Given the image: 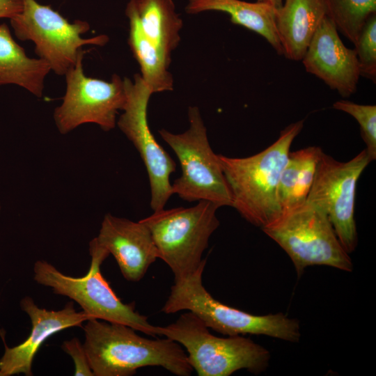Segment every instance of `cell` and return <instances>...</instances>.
<instances>
[{
    "instance_id": "6da1fadb",
    "label": "cell",
    "mask_w": 376,
    "mask_h": 376,
    "mask_svg": "<svg viewBox=\"0 0 376 376\" xmlns=\"http://www.w3.org/2000/svg\"><path fill=\"white\" fill-rule=\"evenodd\" d=\"M84 331L83 345L94 376H131L147 366H159L178 376L193 372L182 346L169 338H146L129 326L96 319L87 320Z\"/></svg>"
},
{
    "instance_id": "7a4b0ae2",
    "label": "cell",
    "mask_w": 376,
    "mask_h": 376,
    "mask_svg": "<svg viewBox=\"0 0 376 376\" xmlns=\"http://www.w3.org/2000/svg\"><path fill=\"white\" fill-rule=\"evenodd\" d=\"M303 126L304 120L290 124L276 141L253 155L237 158L218 155L231 193V207L254 226L262 228L281 214L279 181L292 143Z\"/></svg>"
},
{
    "instance_id": "3957f363",
    "label": "cell",
    "mask_w": 376,
    "mask_h": 376,
    "mask_svg": "<svg viewBox=\"0 0 376 376\" xmlns=\"http://www.w3.org/2000/svg\"><path fill=\"white\" fill-rule=\"evenodd\" d=\"M205 264L194 273L175 281L161 311L166 314L190 311L209 328L224 335H265L297 342L300 338L299 322L282 313L256 315L226 305L215 299L203 285Z\"/></svg>"
},
{
    "instance_id": "277c9868",
    "label": "cell",
    "mask_w": 376,
    "mask_h": 376,
    "mask_svg": "<svg viewBox=\"0 0 376 376\" xmlns=\"http://www.w3.org/2000/svg\"><path fill=\"white\" fill-rule=\"evenodd\" d=\"M156 330L157 335L185 348L189 363L198 376H229L241 369L258 374L268 366L270 354L264 347L241 335L214 336L190 311L165 327L157 326Z\"/></svg>"
},
{
    "instance_id": "5b68a950",
    "label": "cell",
    "mask_w": 376,
    "mask_h": 376,
    "mask_svg": "<svg viewBox=\"0 0 376 376\" xmlns=\"http://www.w3.org/2000/svg\"><path fill=\"white\" fill-rule=\"evenodd\" d=\"M91 261L86 274L81 277L68 276L45 260L33 266V279L40 285L52 288L55 294L66 296L77 302L91 319L129 326L136 331L155 337L157 326L134 309L132 304H124L102 276L100 266L109 253L93 239L89 244Z\"/></svg>"
},
{
    "instance_id": "8992f818",
    "label": "cell",
    "mask_w": 376,
    "mask_h": 376,
    "mask_svg": "<svg viewBox=\"0 0 376 376\" xmlns=\"http://www.w3.org/2000/svg\"><path fill=\"white\" fill-rule=\"evenodd\" d=\"M219 207L209 201H199L190 207L164 208L141 219L150 231L158 258L170 267L175 281L206 264L202 256L219 226L216 214Z\"/></svg>"
},
{
    "instance_id": "52a82bcc",
    "label": "cell",
    "mask_w": 376,
    "mask_h": 376,
    "mask_svg": "<svg viewBox=\"0 0 376 376\" xmlns=\"http://www.w3.org/2000/svg\"><path fill=\"white\" fill-rule=\"evenodd\" d=\"M288 255L298 275L311 265L352 272L353 264L324 210L306 201L261 228Z\"/></svg>"
},
{
    "instance_id": "ba28073f",
    "label": "cell",
    "mask_w": 376,
    "mask_h": 376,
    "mask_svg": "<svg viewBox=\"0 0 376 376\" xmlns=\"http://www.w3.org/2000/svg\"><path fill=\"white\" fill-rule=\"evenodd\" d=\"M189 129L173 134L162 129L159 134L175 153L181 175L171 185L173 194L188 202L209 201L232 206L231 193L221 164L208 141L199 109L189 107Z\"/></svg>"
},
{
    "instance_id": "9c48e42d",
    "label": "cell",
    "mask_w": 376,
    "mask_h": 376,
    "mask_svg": "<svg viewBox=\"0 0 376 376\" xmlns=\"http://www.w3.org/2000/svg\"><path fill=\"white\" fill-rule=\"evenodd\" d=\"M22 10L10 19L14 33L20 40L32 41L38 58L57 75H65L75 64L82 46H104L109 41L106 35L82 38L90 29L86 21L76 19L70 23L49 6L36 0H22Z\"/></svg>"
},
{
    "instance_id": "30bf717a",
    "label": "cell",
    "mask_w": 376,
    "mask_h": 376,
    "mask_svg": "<svg viewBox=\"0 0 376 376\" xmlns=\"http://www.w3.org/2000/svg\"><path fill=\"white\" fill-rule=\"evenodd\" d=\"M81 49L75 64L65 75L66 91L54 112L59 132L65 134L85 123L98 125L104 131L113 129L116 116L126 102L124 81L113 75L110 81L86 77Z\"/></svg>"
},
{
    "instance_id": "8fae6325",
    "label": "cell",
    "mask_w": 376,
    "mask_h": 376,
    "mask_svg": "<svg viewBox=\"0 0 376 376\" xmlns=\"http://www.w3.org/2000/svg\"><path fill=\"white\" fill-rule=\"evenodd\" d=\"M370 162L365 149L345 162L322 152L306 199L324 210L349 254L355 250L358 242L354 220L357 184Z\"/></svg>"
},
{
    "instance_id": "7c38bea8",
    "label": "cell",
    "mask_w": 376,
    "mask_h": 376,
    "mask_svg": "<svg viewBox=\"0 0 376 376\" xmlns=\"http://www.w3.org/2000/svg\"><path fill=\"white\" fill-rule=\"evenodd\" d=\"M126 102L116 124L133 143L146 168L151 191L150 207L162 210L173 195L170 175L175 163L152 134L147 120V108L152 92L141 76L132 81L123 79Z\"/></svg>"
},
{
    "instance_id": "4fadbf2b",
    "label": "cell",
    "mask_w": 376,
    "mask_h": 376,
    "mask_svg": "<svg viewBox=\"0 0 376 376\" xmlns=\"http://www.w3.org/2000/svg\"><path fill=\"white\" fill-rule=\"evenodd\" d=\"M306 71L347 97L355 93L360 67L354 49L342 42L336 26L326 16L301 60Z\"/></svg>"
},
{
    "instance_id": "5bb4252c",
    "label": "cell",
    "mask_w": 376,
    "mask_h": 376,
    "mask_svg": "<svg viewBox=\"0 0 376 376\" xmlns=\"http://www.w3.org/2000/svg\"><path fill=\"white\" fill-rule=\"evenodd\" d=\"M93 240L113 256L122 275L129 281L143 279L159 258L150 231L141 220L133 221L107 214Z\"/></svg>"
},
{
    "instance_id": "9a60e30c",
    "label": "cell",
    "mask_w": 376,
    "mask_h": 376,
    "mask_svg": "<svg viewBox=\"0 0 376 376\" xmlns=\"http://www.w3.org/2000/svg\"><path fill=\"white\" fill-rule=\"evenodd\" d=\"M21 308L29 315L32 329L29 337L21 344L9 347L0 359V376L17 374L32 375V363L42 343L52 335L72 327H81L91 320L83 311H77L72 301L59 311L38 307L33 299L25 297L20 301Z\"/></svg>"
},
{
    "instance_id": "2e32d148",
    "label": "cell",
    "mask_w": 376,
    "mask_h": 376,
    "mask_svg": "<svg viewBox=\"0 0 376 376\" xmlns=\"http://www.w3.org/2000/svg\"><path fill=\"white\" fill-rule=\"evenodd\" d=\"M326 16L323 0H284L275 10L283 55L292 61H301Z\"/></svg>"
},
{
    "instance_id": "e0dca14e",
    "label": "cell",
    "mask_w": 376,
    "mask_h": 376,
    "mask_svg": "<svg viewBox=\"0 0 376 376\" xmlns=\"http://www.w3.org/2000/svg\"><path fill=\"white\" fill-rule=\"evenodd\" d=\"M275 10L267 3L241 0H189L185 7L188 14L208 10L226 13L233 24L260 35L281 55L283 49L276 27Z\"/></svg>"
},
{
    "instance_id": "ac0fdd59",
    "label": "cell",
    "mask_w": 376,
    "mask_h": 376,
    "mask_svg": "<svg viewBox=\"0 0 376 376\" xmlns=\"http://www.w3.org/2000/svg\"><path fill=\"white\" fill-rule=\"evenodd\" d=\"M50 71L46 61L26 55L6 23L0 24V86L15 84L41 97L45 79Z\"/></svg>"
},
{
    "instance_id": "d6986e66",
    "label": "cell",
    "mask_w": 376,
    "mask_h": 376,
    "mask_svg": "<svg viewBox=\"0 0 376 376\" xmlns=\"http://www.w3.org/2000/svg\"><path fill=\"white\" fill-rule=\"evenodd\" d=\"M125 14L130 22L128 44L140 65L142 79L152 93L172 91L173 80L169 71L171 58L144 34L134 0L127 3Z\"/></svg>"
},
{
    "instance_id": "ffe728a7",
    "label": "cell",
    "mask_w": 376,
    "mask_h": 376,
    "mask_svg": "<svg viewBox=\"0 0 376 376\" xmlns=\"http://www.w3.org/2000/svg\"><path fill=\"white\" fill-rule=\"evenodd\" d=\"M322 152L317 146L290 152L277 189L281 213L306 201Z\"/></svg>"
},
{
    "instance_id": "44dd1931",
    "label": "cell",
    "mask_w": 376,
    "mask_h": 376,
    "mask_svg": "<svg viewBox=\"0 0 376 376\" xmlns=\"http://www.w3.org/2000/svg\"><path fill=\"white\" fill-rule=\"evenodd\" d=\"M141 27L168 57L178 47L183 23L173 0H134Z\"/></svg>"
},
{
    "instance_id": "7402d4cb",
    "label": "cell",
    "mask_w": 376,
    "mask_h": 376,
    "mask_svg": "<svg viewBox=\"0 0 376 376\" xmlns=\"http://www.w3.org/2000/svg\"><path fill=\"white\" fill-rule=\"evenodd\" d=\"M326 15L353 44L368 19L376 13V0H323Z\"/></svg>"
},
{
    "instance_id": "603a6c76",
    "label": "cell",
    "mask_w": 376,
    "mask_h": 376,
    "mask_svg": "<svg viewBox=\"0 0 376 376\" xmlns=\"http://www.w3.org/2000/svg\"><path fill=\"white\" fill-rule=\"evenodd\" d=\"M335 109L344 111L359 123L361 136L366 143V152L370 162L376 159V106L359 104L342 100L334 103Z\"/></svg>"
},
{
    "instance_id": "cb8c5ba5",
    "label": "cell",
    "mask_w": 376,
    "mask_h": 376,
    "mask_svg": "<svg viewBox=\"0 0 376 376\" xmlns=\"http://www.w3.org/2000/svg\"><path fill=\"white\" fill-rule=\"evenodd\" d=\"M354 45L361 76L373 81L376 78V13L363 26Z\"/></svg>"
},
{
    "instance_id": "d4e9b609",
    "label": "cell",
    "mask_w": 376,
    "mask_h": 376,
    "mask_svg": "<svg viewBox=\"0 0 376 376\" xmlns=\"http://www.w3.org/2000/svg\"><path fill=\"white\" fill-rule=\"evenodd\" d=\"M61 347L73 359L74 375L77 376H94L90 367L84 345L77 338L65 340Z\"/></svg>"
},
{
    "instance_id": "484cf974",
    "label": "cell",
    "mask_w": 376,
    "mask_h": 376,
    "mask_svg": "<svg viewBox=\"0 0 376 376\" xmlns=\"http://www.w3.org/2000/svg\"><path fill=\"white\" fill-rule=\"evenodd\" d=\"M23 8L22 0H0V19H11Z\"/></svg>"
},
{
    "instance_id": "4316f807",
    "label": "cell",
    "mask_w": 376,
    "mask_h": 376,
    "mask_svg": "<svg viewBox=\"0 0 376 376\" xmlns=\"http://www.w3.org/2000/svg\"><path fill=\"white\" fill-rule=\"evenodd\" d=\"M257 1L267 3L273 6L275 8H280L283 3V0H257Z\"/></svg>"
},
{
    "instance_id": "83f0119b",
    "label": "cell",
    "mask_w": 376,
    "mask_h": 376,
    "mask_svg": "<svg viewBox=\"0 0 376 376\" xmlns=\"http://www.w3.org/2000/svg\"><path fill=\"white\" fill-rule=\"evenodd\" d=\"M0 210H1V203H0Z\"/></svg>"
}]
</instances>
